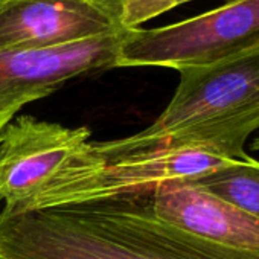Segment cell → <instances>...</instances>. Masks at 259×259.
Wrapping results in <instances>:
<instances>
[{
	"label": "cell",
	"mask_w": 259,
	"mask_h": 259,
	"mask_svg": "<svg viewBox=\"0 0 259 259\" xmlns=\"http://www.w3.org/2000/svg\"><path fill=\"white\" fill-rule=\"evenodd\" d=\"M0 259H259L160 220L151 192L61 207L0 210Z\"/></svg>",
	"instance_id": "1"
},
{
	"label": "cell",
	"mask_w": 259,
	"mask_h": 259,
	"mask_svg": "<svg viewBox=\"0 0 259 259\" xmlns=\"http://www.w3.org/2000/svg\"><path fill=\"white\" fill-rule=\"evenodd\" d=\"M179 73L174 96L150 126L95 142L105 160L166 147H201L226 159L247 154V139L259 132V49Z\"/></svg>",
	"instance_id": "2"
},
{
	"label": "cell",
	"mask_w": 259,
	"mask_h": 259,
	"mask_svg": "<svg viewBox=\"0 0 259 259\" xmlns=\"http://www.w3.org/2000/svg\"><path fill=\"white\" fill-rule=\"evenodd\" d=\"M90 136L87 126L14 117L0 135V210L31 212L45 195L102 166Z\"/></svg>",
	"instance_id": "3"
},
{
	"label": "cell",
	"mask_w": 259,
	"mask_h": 259,
	"mask_svg": "<svg viewBox=\"0 0 259 259\" xmlns=\"http://www.w3.org/2000/svg\"><path fill=\"white\" fill-rule=\"evenodd\" d=\"M259 49V0H229L179 23L130 29L117 58L119 67L174 70L210 66Z\"/></svg>",
	"instance_id": "4"
},
{
	"label": "cell",
	"mask_w": 259,
	"mask_h": 259,
	"mask_svg": "<svg viewBox=\"0 0 259 259\" xmlns=\"http://www.w3.org/2000/svg\"><path fill=\"white\" fill-rule=\"evenodd\" d=\"M232 160L235 159L221 157L201 147H166L105 160L98 169L40 198L31 212L130 194H148L165 185L194 182Z\"/></svg>",
	"instance_id": "5"
},
{
	"label": "cell",
	"mask_w": 259,
	"mask_h": 259,
	"mask_svg": "<svg viewBox=\"0 0 259 259\" xmlns=\"http://www.w3.org/2000/svg\"><path fill=\"white\" fill-rule=\"evenodd\" d=\"M128 31L34 51L0 52V135L28 104L43 99L72 78L116 69Z\"/></svg>",
	"instance_id": "6"
},
{
	"label": "cell",
	"mask_w": 259,
	"mask_h": 259,
	"mask_svg": "<svg viewBox=\"0 0 259 259\" xmlns=\"http://www.w3.org/2000/svg\"><path fill=\"white\" fill-rule=\"evenodd\" d=\"M123 31L122 0H0V52L60 48Z\"/></svg>",
	"instance_id": "7"
},
{
	"label": "cell",
	"mask_w": 259,
	"mask_h": 259,
	"mask_svg": "<svg viewBox=\"0 0 259 259\" xmlns=\"http://www.w3.org/2000/svg\"><path fill=\"white\" fill-rule=\"evenodd\" d=\"M154 213L198 238L259 253V220L194 183H174L151 192Z\"/></svg>",
	"instance_id": "8"
},
{
	"label": "cell",
	"mask_w": 259,
	"mask_h": 259,
	"mask_svg": "<svg viewBox=\"0 0 259 259\" xmlns=\"http://www.w3.org/2000/svg\"><path fill=\"white\" fill-rule=\"evenodd\" d=\"M189 183L206 189L259 220V160L248 154Z\"/></svg>",
	"instance_id": "9"
},
{
	"label": "cell",
	"mask_w": 259,
	"mask_h": 259,
	"mask_svg": "<svg viewBox=\"0 0 259 259\" xmlns=\"http://www.w3.org/2000/svg\"><path fill=\"white\" fill-rule=\"evenodd\" d=\"M191 0H122V22L126 29H138Z\"/></svg>",
	"instance_id": "10"
},
{
	"label": "cell",
	"mask_w": 259,
	"mask_h": 259,
	"mask_svg": "<svg viewBox=\"0 0 259 259\" xmlns=\"http://www.w3.org/2000/svg\"><path fill=\"white\" fill-rule=\"evenodd\" d=\"M251 150L253 151H259V136H256L251 142Z\"/></svg>",
	"instance_id": "11"
}]
</instances>
